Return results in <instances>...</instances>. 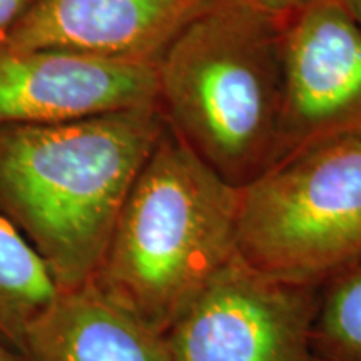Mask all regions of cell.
Returning a JSON list of instances; mask_svg holds the SVG:
<instances>
[{"mask_svg":"<svg viewBox=\"0 0 361 361\" xmlns=\"http://www.w3.org/2000/svg\"><path fill=\"white\" fill-rule=\"evenodd\" d=\"M157 104L156 66L0 40V126L57 124Z\"/></svg>","mask_w":361,"mask_h":361,"instance_id":"cell-7","label":"cell"},{"mask_svg":"<svg viewBox=\"0 0 361 361\" xmlns=\"http://www.w3.org/2000/svg\"><path fill=\"white\" fill-rule=\"evenodd\" d=\"M238 255L271 276L323 284L361 259V134L293 152L241 189Z\"/></svg>","mask_w":361,"mask_h":361,"instance_id":"cell-4","label":"cell"},{"mask_svg":"<svg viewBox=\"0 0 361 361\" xmlns=\"http://www.w3.org/2000/svg\"><path fill=\"white\" fill-rule=\"evenodd\" d=\"M0 361H25V358L0 336Z\"/></svg>","mask_w":361,"mask_h":361,"instance_id":"cell-14","label":"cell"},{"mask_svg":"<svg viewBox=\"0 0 361 361\" xmlns=\"http://www.w3.org/2000/svg\"><path fill=\"white\" fill-rule=\"evenodd\" d=\"M25 361H171L161 333L92 281L57 291L27 328Z\"/></svg>","mask_w":361,"mask_h":361,"instance_id":"cell-9","label":"cell"},{"mask_svg":"<svg viewBox=\"0 0 361 361\" xmlns=\"http://www.w3.org/2000/svg\"><path fill=\"white\" fill-rule=\"evenodd\" d=\"M166 126L157 104L71 123L0 126V216L37 252L57 291L92 281Z\"/></svg>","mask_w":361,"mask_h":361,"instance_id":"cell-1","label":"cell"},{"mask_svg":"<svg viewBox=\"0 0 361 361\" xmlns=\"http://www.w3.org/2000/svg\"><path fill=\"white\" fill-rule=\"evenodd\" d=\"M319 286L271 276L236 255L162 335L171 361H314Z\"/></svg>","mask_w":361,"mask_h":361,"instance_id":"cell-5","label":"cell"},{"mask_svg":"<svg viewBox=\"0 0 361 361\" xmlns=\"http://www.w3.org/2000/svg\"><path fill=\"white\" fill-rule=\"evenodd\" d=\"M283 67L278 161L361 134V29L341 0H318L284 17Z\"/></svg>","mask_w":361,"mask_h":361,"instance_id":"cell-6","label":"cell"},{"mask_svg":"<svg viewBox=\"0 0 361 361\" xmlns=\"http://www.w3.org/2000/svg\"><path fill=\"white\" fill-rule=\"evenodd\" d=\"M241 189L169 126L134 180L92 283L164 335L238 255Z\"/></svg>","mask_w":361,"mask_h":361,"instance_id":"cell-3","label":"cell"},{"mask_svg":"<svg viewBox=\"0 0 361 361\" xmlns=\"http://www.w3.org/2000/svg\"><path fill=\"white\" fill-rule=\"evenodd\" d=\"M255 7H258L259 11H264L271 13V16L276 17H288L293 13L303 11L311 4L318 2V0H247Z\"/></svg>","mask_w":361,"mask_h":361,"instance_id":"cell-13","label":"cell"},{"mask_svg":"<svg viewBox=\"0 0 361 361\" xmlns=\"http://www.w3.org/2000/svg\"><path fill=\"white\" fill-rule=\"evenodd\" d=\"M341 4L351 16V19L355 20V24L361 29V0H341Z\"/></svg>","mask_w":361,"mask_h":361,"instance_id":"cell-15","label":"cell"},{"mask_svg":"<svg viewBox=\"0 0 361 361\" xmlns=\"http://www.w3.org/2000/svg\"><path fill=\"white\" fill-rule=\"evenodd\" d=\"M56 295L44 261L0 216V336L20 355L27 328Z\"/></svg>","mask_w":361,"mask_h":361,"instance_id":"cell-10","label":"cell"},{"mask_svg":"<svg viewBox=\"0 0 361 361\" xmlns=\"http://www.w3.org/2000/svg\"><path fill=\"white\" fill-rule=\"evenodd\" d=\"M166 124L226 183L250 186L279 156L283 17L214 0L156 64Z\"/></svg>","mask_w":361,"mask_h":361,"instance_id":"cell-2","label":"cell"},{"mask_svg":"<svg viewBox=\"0 0 361 361\" xmlns=\"http://www.w3.org/2000/svg\"><path fill=\"white\" fill-rule=\"evenodd\" d=\"M311 343L314 361H361V259L319 286Z\"/></svg>","mask_w":361,"mask_h":361,"instance_id":"cell-11","label":"cell"},{"mask_svg":"<svg viewBox=\"0 0 361 361\" xmlns=\"http://www.w3.org/2000/svg\"><path fill=\"white\" fill-rule=\"evenodd\" d=\"M35 0H0V40L30 11Z\"/></svg>","mask_w":361,"mask_h":361,"instance_id":"cell-12","label":"cell"},{"mask_svg":"<svg viewBox=\"0 0 361 361\" xmlns=\"http://www.w3.org/2000/svg\"><path fill=\"white\" fill-rule=\"evenodd\" d=\"M213 2L35 0L2 40L156 66L169 44Z\"/></svg>","mask_w":361,"mask_h":361,"instance_id":"cell-8","label":"cell"}]
</instances>
